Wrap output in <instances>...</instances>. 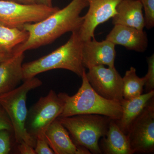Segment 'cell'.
Listing matches in <instances>:
<instances>
[{"label": "cell", "instance_id": "cell-1", "mask_svg": "<svg viewBox=\"0 0 154 154\" xmlns=\"http://www.w3.org/2000/svg\"><path fill=\"white\" fill-rule=\"evenodd\" d=\"M88 6L86 0H72L66 7L40 22L25 24L22 28L28 31V38L14 53L36 49L52 43L67 32L79 31L84 21L80 14Z\"/></svg>", "mask_w": 154, "mask_h": 154}, {"label": "cell", "instance_id": "cell-2", "mask_svg": "<svg viewBox=\"0 0 154 154\" xmlns=\"http://www.w3.org/2000/svg\"><path fill=\"white\" fill-rule=\"evenodd\" d=\"M79 31L72 32L65 44L47 55L23 64V80L55 69L70 71L82 77L85 68L82 63V45Z\"/></svg>", "mask_w": 154, "mask_h": 154}, {"label": "cell", "instance_id": "cell-3", "mask_svg": "<svg viewBox=\"0 0 154 154\" xmlns=\"http://www.w3.org/2000/svg\"><path fill=\"white\" fill-rule=\"evenodd\" d=\"M82 78V86L74 95L70 96L63 93L58 94L64 103L63 111L59 117L98 114L114 120L119 119L122 114L120 102L108 100L97 94L88 82L85 70Z\"/></svg>", "mask_w": 154, "mask_h": 154}, {"label": "cell", "instance_id": "cell-4", "mask_svg": "<svg viewBox=\"0 0 154 154\" xmlns=\"http://www.w3.org/2000/svg\"><path fill=\"white\" fill-rule=\"evenodd\" d=\"M42 85V82L39 79L33 77L25 80L22 85L13 91L0 95V105L11 120L16 142L18 143L25 141L34 148L36 139L26 128L28 114L26 100L28 93Z\"/></svg>", "mask_w": 154, "mask_h": 154}, {"label": "cell", "instance_id": "cell-5", "mask_svg": "<svg viewBox=\"0 0 154 154\" xmlns=\"http://www.w3.org/2000/svg\"><path fill=\"white\" fill-rule=\"evenodd\" d=\"M73 138L75 143L88 150L91 153H102L99 140L107 133L111 119L98 114H80L58 117Z\"/></svg>", "mask_w": 154, "mask_h": 154}, {"label": "cell", "instance_id": "cell-6", "mask_svg": "<svg viewBox=\"0 0 154 154\" xmlns=\"http://www.w3.org/2000/svg\"><path fill=\"white\" fill-rule=\"evenodd\" d=\"M64 105L62 99L55 91L51 90L28 111L26 122L28 132L35 139L37 136L45 134L50 125L62 113Z\"/></svg>", "mask_w": 154, "mask_h": 154}, {"label": "cell", "instance_id": "cell-7", "mask_svg": "<svg viewBox=\"0 0 154 154\" xmlns=\"http://www.w3.org/2000/svg\"><path fill=\"white\" fill-rule=\"evenodd\" d=\"M59 9L53 6L0 0V22L10 27L22 28L25 24L40 22Z\"/></svg>", "mask_w": 154, "mask_h": 154}, {"label": "cell", "instance_id": "cell-8", "mask_svg": "<svg viewBox=\"0 0 154 154\" xmlns=\"http://www.w3.org/2000/svg\"><path fill=\"white\" fill-rule=\"evenodd\" d=\"M127 136L133 153H153L154 97L132 122Z\"/></svg>", "mask_w": 154, "mask_h": 154}, {"label": "cell", "instance_id": "cell-9", "mask_svg": "<svg viewBox=\"0 0 154 154\" xmlns=\"http://www.w3.org/2000/svg\"><path fill=\"white\" fill-rule=\"evenodd\" d=\"M88 69L86 77L94 91L105 99L121 102L123 80L115 67L106 68L101 65Z\"/></svg>", "mask_w": 154, "mask_h": 154}, {"label": "cell", "instance_id": "cell-10", "mask_svg": "<svg viewBox=\"0 0 154 154\" xmlns=\"http://www.w3.org/2000/svg\"><path fill=\"white\" fill-rule=\"evenodd\" d=\"M122 0H86L89 10L84 17L79 31L83 42L95 38L96 27L112 18L116 14V8Z\"/></svg>", "mask_w": 154, "mask_h": 154}, {"label": "cell", "instance_id": "cell-11", "mask_svg": "<svg viewBox=\"0 0 154 154\" xmlns=\"http://www.w3.org/2000/svg\"><path fill=\"white\" fill-rule=\"evenodd\" d=\"M115 46L114 43L106 39L99 42L94 38L83 42V66L88 69L101 65L110 67H115Z\"/></svg>", "mask_w": 154, "mask_h": 154}, {"label": "cell", "instance_id": "cell-12", "mask_svg": "<svg viewBox=\"0 0 154 154\" xmlns=\"http://www.w3.org/2000/svg\"><path fill=\"white\" fill-rule=\"evenodd\" d=\"M45 136L55 154H91L87 149L73 141L67 130L57 119L50 125Z\"/></svg>", "mask_w": 154, "mask_h": 154}, {"label": "cell", "instance_id": "cell-13", "mask_svg": "<svg viewBox=\"0 0 154 154\" xmlns=\"http://www.w3.org/2000/svg\"><path fill=\"white\" fill-rule=\"evenodd\" d=\"M106 39L115 45L138 52H144L148 45L147 36L143 30L124 25H114Z\"/></svg>", "mask_w": 154, "mask_h": 154}, {"label": "cell", "instance_id": "cell-14", "mask_svg": "<svg viewBox=\"0 0 154 154\" xmlns=\"http://www.w3.org/2000/svg\"><path fill=\"white\" fill-rule=\"evenodd\" d=\"M24 53H14L0 64V95L17 88L23 80V62Z\"/></svg>", "mask_w": 154, "mask_h": 154}, {"label": "cell", "instance_id": "cell-15", "mask_svg": "<svg viewBox=\"0 0 154 154\" xmlns=\"http://www.w3.org/2000/svg\"><path fill=\"white\" fill-rule=\"evenodd\" d=\"M116 14L112 18L113 25L143 30L145 20L142 5L139 0H122L116 7Z\"/></svg>", "mask_w": 154, "mask_h": 154}, {"label": "cell", "instance_id": "cell-16", "mask_svg": "<svg viewBox=\"0 0 154 154\" xmlns=\"http://www.w3.org/2000/svg\"><path fill=\"white\" fill-rule=\"evenodd\" d=\"M154 96V91H153L142 94L134 99H123L120 102L122 114L119 119L115 121L122 131L126 135L132 122Z\"/></svg>", "mask_w": 154, "mask_h": 154}, {"label": "cell", "instance_id": "cell-17", "mask_svg": "<svg viewBox=\"0 0 154 154\" xmlns=\"http://www.w3.org/2000/svg\"><path fill=\"white\" fill-rule=\"evenodd\" d=\"M100 147L104 154H133L127 136L113 119L110 121L108 130L105 136L102 137Z\"/></svg>", "mask_w": 154, "mask_h": 154}, {"label": "cell", "instance_id": "cell-18", "mask_svg": "<svg viewBox=\"0 0 154 154\" xmlns=\"http://www.w3.org/2000/svg\"><path fill=\"white\" fill-rule=\"evenodd\" d=\"M29 33L23 28L12 27L0 22V53L13 54L14 50L28 39Z\"/></svg>", "mask_w": 154, "mask_h": 154}, {"label": "cell", "instance_id": "cell-19", "mask_svg": "<svg viewBox=\"0 0 154 154\" xmlns=\"http://www.w3.org/2000/svg\"><path fill=\"white\" fill-rule=\"evenodd\" d=\"M123 80V97L125 100L137 98L142 94L146 82L145 77L140 78L136 69L131 66L125 72Z\"/></svg>", "mask_w": 154, "mask_h": 154}, {"label": "cell", "instance_id": "cell-20", "mask_svg": "<svg viewBox=\"0 0 154 154\" xmlns=\"http://www.w3.org/2000/svg\"><path fill=\"white\" fill-rule=\"evenodd\" d=\"M144 11L145 27L151 29L154 26V0H139Z\"/></svg>", "mask_w": 154, "mask_h": 154}, {"label": "cell", "instance_id": "cell-21", "mask_svg": "<svg viewBox=\"0 0 154 154\" xmlns=\"http://www.w3.org/2000/svg\"><path fill=\"white\" fill-rule=\"evenodd\" d=\"M148 69L146 78L145 86L146 93L154 91V54L147 57Z\"/></svg>", "mask_w": 154, "mask_h": 154}, {"label": "cell", "instance_id": "cell-22", "mask_svg": "<svg viewBox=\"0 0 154 154\" xmlns=\"http://www.w3.org/2000/svg\"><path fill=\"white\" fill-rule=\"evenodd\" d=\"M34 149L36 154H54L50 146L45 134L39 135L36 137Z\"/></svg>", "mask_w": 154, "mask_h": 154}, {"label": "cell", "instance_id": "cell-23", "mask_svg": "<svg viewBox=\"0 0 154 154\" xmlns=\"http://www.w3.org/2000/svg\"><path fill=\"white\" fill-rule=\"evenodd\" d=\"M11 150V137L9 131H0V154H8Z\"/></svg>", "mask_w": 154, "mask_h": 154}, {"label": "cell", "instance_id": "cell-24", "mask_svg": "<svg viewBox=\"0 0 154 154\" xmlns=\"http://www.w3.org/2000/svg\"><path fill=\"white\" fill-rule=\"evenodd\" d=\"M13 130L12 123L5 109L0 105V131Z\"/></svg>", "mask_w": 154, "mask_h": 154}, {"label": "cell", "instance_id": "cell-25", "mask_svg": "<svg viewBox=\"0 0 154 154\" xmlns=\"http://www.w3.org/2000/svg\"><path fill=\"white\" fill-rule=\"evenodd\" d=\"M18 148L20 154H36L34 148L25 141L18 143Z\"/></svg>", "mask_w": 154, "mask_h": 154}, {"label": "cell", "instance_id": "cell-26", "mask_svg": "<svg viewBox=\"0 0 154 154\" xmlns=\"http://www.w3.org/2000/svg\"><path fill=\"white\" fill-rule=\"evenodd\" d=\"M1 1H10L20 3V4L31 5L36 4V0H1Z\"/></svg>", "mask_w": 154, "mask_h": 154}, {"label": "cell", "instance_id": "cell-27", "mask_svg": "<svg viewBox=\"0 0 154 154\" xmlns=\"http://www.w3.org/2000/svg\"><path fill=\"white\" fill-rule=\"evenodd\" d=\"M52 0H36V4L52 7Z\"/></svg>", "mask_w": 154, "mask_h": 154}, {"label": "cell", "instance_id": "cell-28", "mask_svg": "<svg viewBox=\"0 0 154 154\" xmlns=\"http://www.w3.org/2000/svg\"><path fill=\"white\" fill-rule=\"evenodd\" d=\"M13 54H5L0 53V64L11 57Z\"/></svg>", "mask_w": 154, "mask_h": 154}]
</instances>
